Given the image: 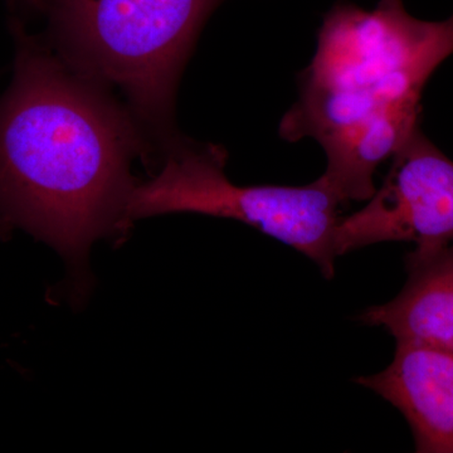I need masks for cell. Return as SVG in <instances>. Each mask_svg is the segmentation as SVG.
Returning <instances> with one entry per match:
<instances>
[{
  "instance_id": "8992f818",
  "label": "cell",
  "mask_w": 453,
  "mask_h": 453,
  "mask_svg": "<svg viewBox=\"0 0 453 453\" xmlns=\"http://www.w3.org/2000/svg\"><path fill=\"white\" fill-rule=\"evenodd\" d=\"M354 381L403 414L416 452L453 453L452 351L396 340L393 362L383 372Z\"/></svg>"
},
{
  "instance_id": "6da1fadb",
  "label": "cell",
  "mask_w": 453,
  "mask_h": 453,
  "mask_svg": "<svg viewBox=\"0 0 453 453\" xmlns=\"http://www.w3.org/2000/svg\"><path fill=\"white\" fill-rule=\"evenodd\" d=\"M14 73L0 97V219L79 271L129 226L134 160L159 154L129 107L13 20Z\"/></svg>"
},
{
  "instance_id": "5b68a950",
  "label": "cell",
  "mask_w": 453,
  "mask_h": 453,
  "mask_svg": "<svg viewBox=\"0 0 453 453\" xmlns=\"http://www.w3.org/2000/svg\"><path fill=\"white\" fill-rule=\"evenodd\" d=\"M453 237V162L421 125L392 157L388 174L368 203L342 217L336 257L381 242L425 244Z\"/></svg>"
},
{
  "instance_id": "ba28073f",
  "label": "cell",
  "mask_w": 453,
  "mask_h": 453,
  "mask_svg": "<svg viewBox=\"0 0 453 453\" xmlns=\"http://www.w3.org/2000/svg\"><path fill=\"white\" fill-rule=\"evenodd\" d=\"M11 2L23 3V4L31 5V7L43 8L44 0H11Z\"/></svg>"
},
{
  "instance_id": "7a4b0ae2",
  "label": "cell",
  "mask_w": 453,
  "mask_h": 453,
  "mask_svg": "<svg viewBox=\"0 0 453 453\" xmlns=\"http://www.w3.org/2000/svg\"><path fill=\"white\" fill-rule=\"evenodd\" d=\"M452 53L453 14L428 22L402 0H380L372 11L338 4L325 17L280 135L314 139L327 157L319 179L345 204L368 201L375 172L421 124L426 83Z\"/></svg>"
},
{
  "instance_id": "52a82bcc",
  "label": "cell",
  "mask_w": 453,
  "mask_h": 453,
  "mask_svg": "<svg viewBox=\"0 0 453 453\" xmlns=\"http://www.w3.org/2000/svg\"><path fill=\"white\" fill-rule=\"evenodd\" d=\"M407 282L389 303L357 320L383 327L396 340L425 342L453 353V237L417 244L405 256Z\"/></svg>"
},
{
  "instance_id": "277c9868",
  "label": "cell",
  "mask_w": 453,
  "mask_h": 453,
  "mask_svg": "<svg viewBox=\"0 0 453 453\" xmlns=\"http://www.w3.org/2000/svg\"><path fill=\"white\" fill-rule=\"evenodd\" d=\"M226 157L222 146L175 136L164 146L159 173L134 188L127 223L169 213L238 220L303 253L333 279L345 203L320 179L303 187L238 186L226 177Z\"/></svg>"
},
{
  "instance_id": "9c48e42d",
  "label": "cell",
  "mask_w": 453,
  "mask_h": 453,
  "mask_svg": "<svg viewBox=\"0 0 453 453\" xmlns=\"http://www.w3.org/2000/svg\"><path fill=\"white\" fill-rule=\"evenodd\" d=\"M11 229V226H9L7 223L3 222V220L0 219V238L7 237Z\"/></svg>"
},
{
  "instance_id": "3957f363",
  "label": "cell",
  "mask_w": 453,
  "mask_h": 453,
  "mask_svg": "<svg viewBox=\"0 0 453 453\" xmlns=\"http://www.w3.org/2000/svg\"><path fill=\"white\" fill-rule=\"evenodd\" d=\"M219 2L44 0L50 23L47 41L74 70L120 91L162 151L178 135L173 118L181 73Z\"/></svg>"
}]
</instances>
